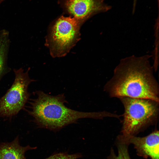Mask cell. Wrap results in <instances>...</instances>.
Instances as JSON below:
<instances>
[{
    "label": "cell",
    "instance_id": "obj_1",
    "mask_svg": "<svg viewBox=\"0 0 159 159\" xmlns=\"http://www.w3.org/2000/svg\"><path fill=\"white\" fill-rule=\"evenodd\" d=\"M147 55L122 59L104 90L112 98L126 97L159 102V86Z\"/></svg>",
    "mask_w": 159,
    "mask_h": 159
},
{
    "label": "cell",
    "instance_id": "obj_2",
    "mask_svg": "<svg viewBox=\"0 0 159 159\" xmlns=\"http://www.w3.org/2000/svg\"><path fill=\"white\" fill-rule=\"evenodd\" d=\"M35 93L37 97L30 102L29 112L39 128L56 132L80 119H101L112 116L105 111L85 112L69 108L65 105L67 102L64 93L54 96L40 90Z\"/></svg>",
    "mask_w": 159,
    "mask_h": 159
},
{
    "label": "cell",
    "instance_id": "obj_3",
    "mask_svg": "<svg viewBox=\"0 0 159 159\" xmlns=\"http://www.w3.org/2000/svg\"><path fill=\"white\" fill-rule=\"evenodd\" d=\"M119 99L124 108L120 135L124 137L135 135L148 126L157 124L159 102L126 97Z\"/></svg>",
    "mask_w": 159,
    "mask_h": 159
},
{
    "label": "cell",
    "instance_id": "obj_4",
    "mask_svg": "<svg viewBox=\"0 0 159 159\" xmlns=\"http://www.w3.org/2000/svg\"><path fill=\"white\" fill-rule=\"evenodd\" d=\"M29 68L24 72L22 68L14 69L15 79L10 88L0 99V118H11L17 114L24 107L30 95L29 84L34 80L30 78Z\"/></svg>",
    "mask_w": 159,
    "mask_h": 159
},
{
    "label": "cell",
    "instance_id": "obj_5",
    "mask_svg": "<svg viewBox=\"0 0 159 159\" xmlns=\"http://www.w3.org/2000/svg\"><path fill=\"white\" fill-rule=\"evenodd\" d=\"M79 22L74 17L62 16L56 21L51 36V45L56 53H64L74 43L78 34Z\"/></svg>",
    "mask_w": 159,
    "mask_h": 159
},
{
    "label": "cell",
    "instance_id": "obj_6",
    "mask_svg": "<svg viewBox=\"0 0 159 159\" xmlns=\"http://www.w3.org/2000/svg\"><path fill=\"white\" fill-rule=\"evenodd\" d=\"M159 131L155 129L148 135L143 137L136 135L124 137L119 135L117 140L128 145H132L137 155L144 158L159 159Z\"/></svg>",
    "mask_w": 159,
    "mask_h": 159
},
{
    "label": "cell",
    "instance_id": "obj_7",
    "mask_svg": "<svg viewBox=\"0 0 159 159\" xmlns=\"http://www.w3.org/2000/svg\"><path fill=\"white\" fill-rule=\"evenodd\" d=\"M61 1L64 10L80 21L110 8L104 3V0H62Z\"/></svg>",
    "mask_w": 159,
    "mask_h": 159
},
{
    "label": "cell",
    "instance_id": "obj_8",
    "mask_svg": "<svg viewBox=\"0 0 159 159\" xmlns=\"http://www.w3.org/2000/svg\"><path fill=\"white\" fill-rule=\"evenodd\" d=\"M37 148L29 145L21 146L19 143V136H17L11 142L0 144V159H26L25 155L26 152Z\"/></svg>",
    "mask_w": 159,
    "mask_h": 159
},
{
    "label": "cell",
    "instance_id": "obj_9",
    "mask_svg": "<svg viewBox=\"0 0 159 159\" xmlns=\"http://www.w3.org/2000/svg\"><path fill=\"white\" fill-rule=\"evenodd\" d=\"M10 43L8 31L0 30V80L10 70L7 65Z\"/></svg>",
    "mask_w": 159,
    "mask_h": 159
},
{
    "label": "cell",
    "instance_id": "obj_10",
    "mask_svg": "<svg viewBox=\"0 0 159 159\" xmlns=\"http://www.w3.org/2000/svg\"><path fill=\"white\" fill-rule=\"evenodd\" d=\"M117 154L115 153L112 149L108 157V159H131L128 151V145L117 140Z\"/></svg>",
    "mask_w": 159,
    "mask_h": 159
},
{
    "label": "cell",
    "instance_id": "obj_11",
    "mask_svg": "<svg viewBox=\"0 0 159 159\" xmlns=\"http://www.w3.org/2000/svg\"><path fill=\"white\" fill-rule=\"evenodd\" d=\"M82 157L80 153L69 154L67 152H62L52 155L44 159H77Z\"/></svg>",
    "mask_w": 159,
    "mask_h": 159
},
{
    "label": "cell",
    "instance_id": "obj_12",
    "mask_svg": "<svg viewBox=\"0 0 159 159\" xmlns=\"http://www.w3.org/2000/svg\"><path fill=\"white\" fill-rule=\"evenodd\" d=\"M4 0H0V4Z\"/></svg>",
    "mask_w": 159,
    "mask_h": 159
},
{
    "label": "cell",
    "instance_id": "obj_13",
    "mask_svg": "<svg viewBox=\"0 0 159 159\" xmlns=\"http://www.w3.org/2000/svg\"><path fill=\"white\" fill-rule=\"evenodd\" d=\"M60 0H58V2H59V1Z\"/></svg>",
    "mask_w": 159,
    "mask_h": 159
}]
</instances>
